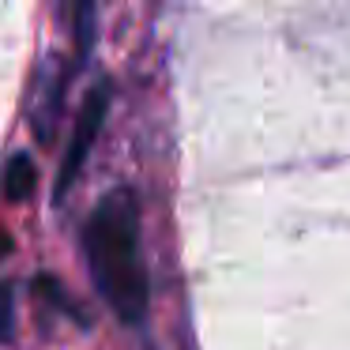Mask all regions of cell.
Instances as JSON below:
<instances>
[{
	"label": "cell",
	"instance_id": "3",
	"mask_svg": "<svg viewBox=\"0 0 350 350\" xmlns=\"http://www.w3.org/2000/svg\"><path fill=\"white\" fill-rule=\"evenodd\" d=\"M34 181H38V166H34L31 154H12L8 170H4V200L8 204H23L34 192Z\"/></svg>",
	"mask_w": 350,
	"mask_h": 350
},
{
	"label": "cell",
	"instance_id": "2",
	"mask_svg": "<svg viewBox=\"0 0 350 350\" xmlns=\"http://www.w3.org/2000/svg\"><path fill=\"white\" fill-rule=\"evenodd\" d=\"M109 102H113L109 79L94 83L91 94L83 98V109H79L76 129H72V139H68V151H64V159H61V174H57V200H64V192L76 185L79 170H83L87 154H91L94 139H98V132H102V121H106V113H109Z\"/></svg>",
	"mask_w": 350,
	"mask_h": 350
},
{
	"label": "cell",
	"instance_id": "6",
	"mask_svg": "<svg viewBox=\"0 0 350 350\" xmlns=\"http://www.w3.org/2000/svg\"><path fill=\"white\" fill-rule=\"evenodd\" d=\"M8 252H12V237H8V230L0 226V260L8 256Z\"/></svg>",
	"mask_w": 350,
	"mask_h": 350
},
{
	"label": "cell",
	"instance_id": "1",
	"mask_svg": "<svg viewBox=\"0 0 350 350\" xmlns=\"http://www.w3.org/2000/svg\"><path fill=\"white\" fill-rule=\"evenodd\" d=\"M83 252L102 301L124 324H139L151 305L144 252H139V204L129 185H117L94 204L83 226Z\"/></svg>",
	"mask_w": 350,
	"mask_h": 350
},
{
	"label": "cell",
	"instance_id": "4",
	"mask_svg": "<svg viewBox=\"0 0 350 350\" xmlns=\"http://www.w3.org/2000/svg\"><path fill=\"white\" fill-rule=\"evenodd\" d=\"M91 42H94V8H91V4H79V8H76V46H79V61L91 53Z\"/></svg>",
	"mask_w": 350,
	"mask_h": 350
},
{
	"label": "cell",
	"instance_id": "5",
	"mask_svg": "<svg viewBox=\"0 0 350 350\" xmlns=\"http://www.w3.org/2000/svg\"><path fill=\"white\" fill-rule=\"evenodd\" d=\"M12 327H16V301H12V286L0 282V342L12 339Z\"/></svg>",
	"mask_w": 350,
	"mask_h": 350
}]
</instances>
